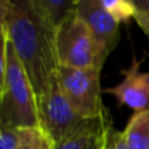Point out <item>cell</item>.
I'll return each mask as SVG.
<instances>
[{
  "label": "cell",
  "mask_w": 149,
  "mask_h": 149,
  "mask_svg": "<svg viewBox=\"0 0 149 149\" xmlns=\"http://www.w3.org/2000/svg\"><path fill=\"white\" fill-rule=\"evenodd\" d=\"M7 33L38 100L50 88L60 65L56 29L39 15L33 0H12Z\"/></svg>",
  "instance_id": "6da1fadb"
},
{
  "label": "cell",
  "mask_w": 149,
  "mask_h": 149,
  "mask_svg": "<svg viewBox=\"0 0 149 149\" xmlns=\"http://www.w3.org/2000/svg\"><path fill=\"white\" fill-rule=\"evenodd\" d=\"M0 126L17 130L39 127L37 95L10 42L5 86L0 97Z\"/></svg>",
  "instance_id": "7a4b0ae2"
},
{
  "label": "cell",
  "mask_w": 149,
  "mask_h": 149,
  "mask_svg": "<svg viewBox=\"0 0 149 149\" xmlns=\"http://www.w3.org/2000/svg\"><path fill=\"white\" fill-rule=\"evenodd\" d=\"M39 128L50 137L54 145L81 132L97 128L110 120V114L98 119H85L80 116L64 97L58 82V74L50 88L37 100Z\"/></svg>",
  "instance_id": "3957f363"
},
{
  "label": "cell",
  "mask_w": 149,
  "mask_h": 149,
  "mask_svg": "<svg viewBox=\"0 0 149 149\" xmlns=\"http://www.w3.org/2000/svg\"><path fill=\"white\" fill-rule=\"evenodd\" d=\"M56 49L60 65L65 67L102 71L109 56L74 9L56 29Z\"/></svg>",
  "instance_id": "277c9868"
},
{
  "label": "cell",
  "mask_w": 149,
  "mask_h": 149,
  "mask_svg": "<svg viewBox=\"0 0 149 149\" xmlns=\"http://www.w3.org/2000/svg\"><path fill=\"white\" fill-rule=\"evenodd\" d=\"M101 72L94 68L59 65L58 82L64 97L80 116L98 119L109 114L102 101Z\"/></svg>",
  "instance_id": "5b68a950"
},
{
  "label": "cell",
  "mask_w": 149,
  "mask_h": 149,
  "mask_svg": "<svg viewBox=\"0 0 149 149\" xmlns=\"http://www.w3.org/2000/svg\"><path fill=\"white\" fill-rule=\"evenodd\" d=\"M143 62L144 58L137 60L134 55L131 65L120 71L123 80L115 86L103 89V93L114 95L120 105L132 109L135 113L149 110V71H140Z\"/></svg>",
  "instance_id": "8992f818"
},
{
  "label": "cell",
  "mask_w": 149,
  "mask_h": 149,
  "mask_svg": "<svg viewBox=\"0 0 149 149\" xmlns=\"http://www.w3.org/2000/svg\"><path fill=\"white\" fill-rule=\"evenodd\" d=\"M74 10L89 26L102 50L110 55L120 39L119 24L103 9L100 0H76Z\"/></svg>",
  "instance_id": "52a82bcc"
},
{
  "label": "cell",
  "mask_w": 149,
  "mask_h": 149,
  "mask_svg": "<svg viewBox=\"0 0 149 149\" xmlns=\"http://www.w3.org/2000/svg\"><path fill=\"white\" fill-rule=\"evenodd\" d=\"M123 135L131 149H149V110L134 113Z\"/></svg>",
  "instance_id": "ba28073f"
},
{
  "label": "cell",
  "mask_w": 149,
  "mask_h": 149,
  "mask_svg": "<svg viewBox=\"0 0 149 149\" xmlns=\"http://www.w3.org/2000/svg\"><path fill=\"white\" fill-rule=\"evenodd\" d=\"M74 3L76 0H33L38 13L55 29L73 12Z\"/></svg>",
  "instance_id": "9c48e42d"
},
{
  "label": "cell",
  "mask_w": 149,
  "mask_h": 149,
  "mask_svg": "<svg viewBox=\"0 0 149 149\" xmlns=\"http://www.w3.org/2000/svg\"><path fill=\"white\" fill-rule=\"evenodd\" d=\"M111 120L113 119L107 120L101 127L81 132V134L74 135L70 139H65L64 141L55 145L54 149H102L103 131H105L106 124Z\"/></svg>",
  "instance_id": "30bf717a"
},
{
  "label": "cell",
  "mask_w": 149,
  "mask_h": 149,
  "mask_svg": "<svg viewBox=\"0 0 149 149\" xmlns=\"http://www.w3.org/2000/svg\"><path fill=\"white\" fill-rule=\"evenodd\" d=\"M54 143L39 127L20 130L17 149H54Z\"/></svg>",
  "instance_id": "8fae6325"
},
{
  "label": "cell",
  "mask_w": 149,
  "mask_h": 149,
  "mask_svg": "<svg viewBox=\"0 0 149 149\" xmlns=\"http://www.w3.org/2000/svg\"><path fill=\"white\" fill-rule=\"evenodd\" d=\"M103 9L114 18L118 24L126 22L134 18L136 7L134 0H100Z\"/></svg>",
  "instance_id": "7c38bea8"
},
{
  "label": "cell",
  "mask_w": 149,
  "mask_h": 149,
  "mask_svg": "<svg viewBox=\"0 0 149 149\" xmlns=\"http://www.w3.org/2000/svg\"><path fill=\"white\" fill-rule=\"evenodd\" d=\"M102 149H131L124 139L123 131L114 128L113 120L109 122L105 127L102 136Z\"/></svg>",
  "instance_id": "4fadbf2b"
},
{
  "label": "cell",
  "mask_w": 149,
  "mask_h": 149,
  "mask_svg": "<svg viewBox=\"0 0 149 149\" xmlns=\"http://www.w3.org/2000/svg\"><path fill=\"white\" fill-rule=\"evenodd\" d=\"M8 33L7 28L0 31V97L4 92L5 77H7V65H8Z\"/></svg>",
  "instance_id": "5bb4252c"
},
{
  "label": "cell",
  "mask_w": 149,
  "mask_h": 149,
  "mask_svg": "<svg viewBox=\"0 0 149 149\" xmlns=\"http://www.w3.org/2000/svg\"><path fill=\"white\" fill-rule=\"evenodd\" d=\"M134 4L136 7L134 20L149 38V0H134Z\"/></svg>",
  "instance_id": "9a60e30c"
},
{
  "label": "cell",
  "mask_w": 149,
  "mask_h": 149,
  "mask_svg": "<svg viewBox=\"0 0 149 149\" xmlns=\"http://www.w3.org/2000/svg\"><path fill=\"white\" fill-rule=\"evenodd\" d=\"M20 130L0 126V149H17Z\"/></svg>",
  "instance_id": "2e32d148"
},
{
  "label": "cell",
  "mask_w": 149,
  "mask_h": 149,
  "mask_svg": "<svg viewBox=\"0 0 149 149\" xmlns=\"http://www.w3.org/2000/svg\"><path fill=\"white\" fill-rule=\"evenodd\" d=\"M10 9H12V0H0V31L7 28Z\"/></svg>",
  "instance_id": "e0dca14e"
}]
</instances>
